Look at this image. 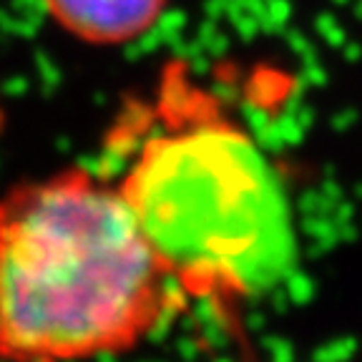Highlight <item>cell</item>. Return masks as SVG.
<instances>
[{
  "label": "cell",
  "instance_id": "277c9868",
  "mask_svg": "<svg viewBox=\"0 0 362 362\" xmlns=\"http://www.w3.org/2000/svg\"><path fill=\"white\" fill-rule=\"evenodd\" d=\"M0 362H3V360H0Z\"/></svg>",
  "mask_w": 362,
  "mask_h": 362
},
{
  "label": "cell",
  "instance_id": "6da1fadb",
  "mask_svg": "<svg viewBox=\"0 0 362 362\" xmlns=\"http://www.w3.org/2000/svg\"><path fill=\"white\" fill-rule=\"evenodd\" d=\"M121 124L113 179L148 247L189 302L237 317L297 262L287 189L269 153L187 61Z\"/></svg>",
  "mask_w": 362,
  "mask_h": 362
},
{
  "label": "cell",
  "instance_id": "7a4b0ae2",
  "mask_svg": "<svg viewBox=\"0 0 362 362\" xmlns=\"http://www.w3.org/2000/svg\"><path fill=\"white\" fill-rule=\"evenodd\" d=\"M192 302L106 171L0 194V360L86 362L144 345Z\"/></svg>",
  "mask_w": 362,
  "mask_h": 362
},
{
  "label": "cell",
  "instance_id": "3957f363",
  "mask_svg": "<svg viewBox=\"0 0 362 362\" xmlns=\"http://www.w3.org/2000/svg\"><path fill=\"white\" fill-rule=\"evenodd\" d=\"M63 33L88 45H129L148 35L169 0H40Z\"/></svg>",
  "mask_w": 362,
  "mask_h": 362
}]
</instances>
